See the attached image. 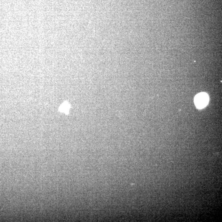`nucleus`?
<instances>
[{"mask_svg": "<svg viewBox=\"0 0 222 222\" xmlns=\"http://www.w3.org/2000/svg\"><path fill=\"white\" fill-rule=\"evenodd\" d=\"M209 101L208 94L205 93H200L195 96L194 102L198 109L204 108L207 105Z\"/></svg>", "mask_w": 222, "mask_h": 222, "instance_id": "f257e3e1", "label": "nucleus"}, {"mask_svg": "<svg viewBox=\"0 0 222 222\" xmlns=\"http://www.w3.org/2000/svg\"><path fill=\"white\" fill-rule=\"evenodd\" d=\"M69 108V106L68 104V103H65L61 106V110L62 112H66L68 111Z\"/></svg>", "mask_w": 222, "mask_h": 222, "instance_id": "f03ea898", "label": "nucleus"}]
</instances>
